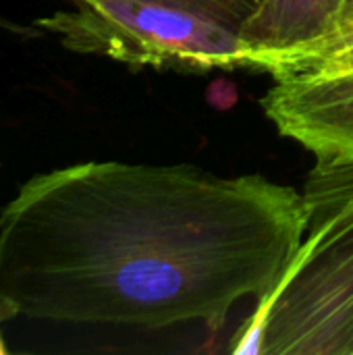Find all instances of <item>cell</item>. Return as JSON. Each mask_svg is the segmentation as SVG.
<instances>
[{"label":"cell","mask_w":353,"mask_h":355,"mask_svg":"<svg viewBox=\"0 0 353 355\" xmlns=\"http://www.w3.org/2000/svg\"><path fill=\"white\" fill-rule=\"evenodd\" d=\"M6 354V347H4V341H2V335H0V355Z\"/></svg>","instance_id":"obj_9"},{"label":"cell","mask_w":353,"mask_h":355,"mask_svg":"<svg viewBox=\"0 0 353 355\" xmlns=\"http://www.w3.org/2000/svg\"><path fill=\"white\" fill-rule=\"evenodd\" d=\"M329 108L339 137L350 150H353V69L331 77Z\"/></svg>","instance_id":"obj_8"},{"label":"cell","mask_w":353,"mask_h":355,"mask_svg":"<svg viewBox=\"0 0 353 355\" xmlns=\"http://www.w3.org/2000/svg\"><path fill=\"white\" fill-rule=\"evenodd\" d=\"M353 69V25H350L341 35L325 44L320 50H316L312 56H308L304 62H300L295 69L279 75H310V73H337V71H350Z\"/></svg>","instance_id":"obj_6"},{"label":"cell","mask_w":353,"mask_h":355,"mask_svg":"<svg viewBox=\"0 0 353 355\" xmlns=\"http://www.w3.org/2000/svg\"><path fill=\"white\" fill-rule=\"evenodd\" d=\"M71 2L33 23L71 52L189 73L252 69L239 31L208 17L152 0Z\"/></svg>","instance_id":"obj_2"},{"label":"cell","mask_w":353,"mask_h":355,"mask_svg":"<svg viewBox=\"0 0 353 355\" xmlns=\"http://www.w3.org/2000/svg\"><path fill=\"white\" fill-rule=\"evenodd\" d=\"M152 2L177 6V8L208 17L235 31L243 27V23L250 19L254 4H256V0H152Z\"/></svg>","instance_id":"obj_7"},{"label":"cell","mask_w":353,"mask_h":355,"mask_svg":"<svg viewBox=\"0 0 353 355\" xmlns=\"http://www.w3.org/2000/svg\"><path fill=\"white\" fill-rule=\"evenodd\" d=\"M248 324L262 333V354L353 355V210L308 231Z\"/></svg>","instance_id":"obj_3"},{"label":"cell","mask_w":353,"mask_h":355,"mask_svg":"<svg viewBox=\"0 0 353 355\" xmlns=\"http://www.w3.org/2000/svg\"><path fill=\"white\" fill-rule=\"evenodd\" d=\"M353 25V0H256L239 29L252 69L279 77Z\"/></svg>","instance_id":"obj_4"},{"label":"cell","mask_w":353,"mask_h":355,"mask_svg":"<svg viewBox=\"0 0 353 355\" xmlns=\"http://www.w3.org/2000/svg\"><path fill=\"white\" fill-rule=\"evenodd\" d=\"M310 227L264 175L87 160L27 179L0 210V320L218 333L268 300Z\"/></svg>","instance_id":"obj_1"},{"label":"cell","mask_w":353,"mask_h":355,"mask_svg":"<svg viewBox=\"0 0 353 355\" xmlns=\"http://www.w3.org/2000/svg\"><path fill=\"white\" fill-rule=\"evenodd\" d=\"M302 193L310 212L308 231L353 210V156L316 158Z\"/></svg>","instance_id":"obj_5"}]
</instances>
